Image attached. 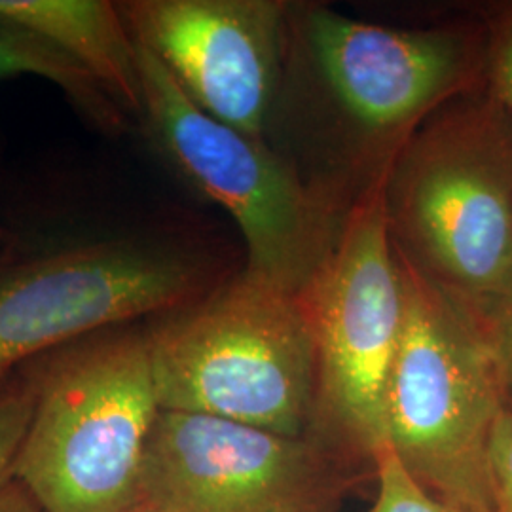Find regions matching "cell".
<instances>
[{
    "mask_svg": "<svg viewBox=\"0 0 512 512\" xmlns=\"http://www.w3.org/2000/svg\"><path fill=\"white\" fill-rule=\"evenodd\" d=\"M391 239L482 325L512 289V120L492 95L437 109L385 167Z\"/></svg>",
    "mask_w": 512,
    "mask_h": 512,
    "instance_id": "1",
    "label": "cell"
},
{
    "mask_svg": "<svg viewBox=\"0 0 512 512\" xmlns=\"http://www.w3.org/2000/svg\"><path fill=\"white\" fill-rule=\"evenodd\" d=\"M145 338L162 410L315 435L317 349L302 300L243 270Z\"/></svg>",
    "mask_w": 512,
    "mask_h": 512,
    "instance_id": "2",
    "label": "cell"
},
{
    "mask_svg": "<svg viewBox=\"0 0 512 512\" xmlns=\"http://www.w3.org/2000/svg\"><path fill=\"white\" fill-rule=\"evenodd\" d=\"M403 329L385 393V446L423 490L494 512L488 450L507 387L486 332L395 247Z\"/></svg>",
    "mask_w": 512,
    "mask_h": 512,
    "instance_id": "3",
    "label": "cell"
},
{
    "mask_svg": "<svg viewBox=\"0 0 512 512\" xmlns=\"http://www.w3.org/2000/svg\"><path fill=\"white\" fill-rule=\"evenodd\" d=\"M44 357L16 480L42 512H128L162 410L145 330H99Z\"/></svg>",
    "mask_w": 512,
    "mask_h": 512,
    "instance_id": "4",
    "label": "cell"
},
{
    "mask_svg": "<svg viewBox=\"0 0 512 512\" xmlns=\"http://www.w3.org/2000/svg\"><path fill=\"white\" fill-rule=\"evenodd\" d=\"M135 44L141 118L156 145L238 224L245 272L304 302L340 234L329 207L262 141L198 109L164 65Z\"/></svg>",
    "mask_w": 512,
    "mask_h": 512,
    "instance_id": "5",
    "label": "cell"
},
{
    "mask_svg": "<svg viewBox=\"0 0 512 512\" xmlns=\"http://www.w3.org/2000/svg\"><path fill=\"white\" fill-rule=\"evenodd\" d=\"M205 266L164 241L95 232L0 262V393L12 372L99 330L183 308Z\"/></svg>",
    "mask_w": 512,
    "mask_h": 512,
    "instance_id": "6",
    "label": "cell"
},
{
    "mask_svg": "<svg viewBox=\"0 0 512 512\" xmlns=\"http://www.w3.org/2000/svg\"><path fill=\"white\" fill-rule=\"evenodd\" d=\"M304 306L317 349L315 435L374 471L404 315L385 169L342 226Z\"/></svg>",
    "mask_w": 512,
    "mask_h": 512,
    "instance_id": "7",
    "label": "cell"
},
{
    "mask_svg": "<svg viewBox=\"0 0 512 512\" xmlns=\"http://www.w3.org/2000/svg\"><path fill=\"white\" fill-rule=\"evenodd\" d=\"M357 465L317 435L160 410L137 505L152 512H334L359 480Z\"/></svg>",
    "mask_w": 512,
    "mask_h": 512,
    "instance_id": "8",
    "label": "cell"
},
{
    "mask_svg": "<svg viewBox=\"0 0 512 512\" xmlns=\"http://www.w3.org/2000/svg\"><path fill=\"white\" fill-rule=\"evenodd\" d=\"M129 33L211 118L262 141L281 73V0H131Z\"/></svg>",
    "mask_w": 512,
    "mask_h": 512,
    "instance_id": "9",
    "label": "cell"
},
{
    "mask_svg": "<svg viewBox=\"0 0 512 512\" xmlns=\"http://www.w3.org/2000/svg\"><path fill=\"white\" fill-rule=\"evenodd\" d=\"M308 38L330 92L374 131H399L433 114L475 71L471 40L456 29H389L317 8Z\"/></svg>",
    "mask_w": 512,
    "mask_h": 512,
    "instance_id": "10",
    "label": "cell"
},
{
    "mask_svg": "<svg viewBox=\"0 0 512 512\" xmlns=\"http://www.w3.org/2000/svg\"><path fill=\"white\" fill-rule=\"evenodd\" d=\"M0 18L54 44L126 114L141 116L137 44L118 4L103 0H0Z\"/></svg>",
    "mask_w": 512,
    "mask_h": 512,
    "instance_id": "11",
    "label": "cell"
},
{
    "mask_svg": "<svg viewBox=\"0 0 512 512\" xmlns=\"http://www.w3.org/2000/svg\"><path fill=\"white\" fill-rule=\"evenodd\" d=\"M21 74L52 82L95 128L105 133H120L126 128L128 114L112 101L92 74L48 40L0 18V80Z\"/></svg>",
    "mask_w": 512,
    "mask_h": 512,
    "instance_id": "12",
    "label": "cell"
},
{
    "mask_svg": "<svg viewBox=\"0 0 512 512\" xmlns=\"http://www.w3.org/2000/svg\"><path fill=\"white\" fill-rule=\"evenodd\" d=\"M376 497L370 512H473L446 503L423 490L420 484L404 471L389 446H384L374 458Z\"/></svg>",
    "mask_w": 512,
    "mask_h": 512,
    "instance_id": "13",
    "label": "cell"
},
{
    "mask_svg": "<svg viewBox=\"0 0 512 512\" xmlns=\"http://www.w3.org/2000/svg\"><path fill=\"white\" fill-rule=\"evenodd\" d=\"M35 385L6 387L0 393V490L16 480L19 456L35 414Z\"/></svg>",
    "mask_w": 512,
    "mask_h": 512,
    "instance_id": "14",
    "label": "cell"
},
{
    "mask_svg": "<svg viewBox=\"0 0 512 512\" xmlns=\"http://www.w3.org/2000/svg\"><path fill=\"white\" fill-rule=\"evenodd\" d=\"M488 471L494 512H512V404L507 403L495 421Z\"/></svg>",
    "mask_w": 512,
    "mask_h": 512,
    "instance_id": "15",
    "label": "cell"
},
{
    "mask_svg": "<svg viewBox=\"0 0 512 512\" xmlns=\"http://www.w3.org/2000/svg\"><path fill=\"white\" fill-rule=\"evenodd\" d=\"M490 95L512 120V6L492 23L488 46Z\"/></svg>",
    "mask_w": 512,
    "mask_h": 512,
    "instance_id": "16",
    "label": "cell"
},
{
    "mask_svg": "<svg viewBox=\"0 0 512 512\" xmlns=\"http://www.w3.org/2000/svg\"><path fill=\"white\" fill-rule=\"evenodd\" d=\"M482 329L494 351L495 363L503 378V384L512 393V289L490 311V315L482 323Z\"/></svg>",
    "mask_w": 512,
    "mask_h": 512,
    "instance_id": "17",
    "label": "cell"
},
{
    "mask_svg": "<svg viewBox=\"0 0 512 512\" xmlns=\"http://www.w3.org/2000/svg\"><path fill=\"white\" fill-rule=\"evenodd\" d=\"M0 512H42V509L18 480H14L0 490Z\"/></svg>",
    "mask_w": 512,
    "mask_h": 512,
    "instance_id": "18",
    "label": "cell"
},
{
    "mask_svg": "<svg viewBox=\"0 0 512 512\" xmlns=\"http://www.w3.org/2000/svg\"><path fill=\"white\" fill-rule=\"evenodd\" d=\"M128 512H152L150 509H147V507H143V505H135L133 509H129Z\"/></svg>",
    "mask_w": 512,
    "mask_h": 512,
    "instance_id": "19",
    "label": "cell"
}]
</instances>
